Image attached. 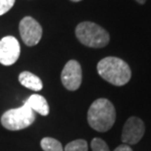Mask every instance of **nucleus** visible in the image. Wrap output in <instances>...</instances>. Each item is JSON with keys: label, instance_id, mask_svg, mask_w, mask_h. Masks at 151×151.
<instances>
[{"label": "nucleus", "instance_id": "17", "mask_svg": "<svg viewBox=\"0 0 151 151\" xmlns=\"http://www.w3.org/2000/svg\"><path fill=\"white\" fill-rule=\"evenodd\" d=\"M71 1H73V2H80V1H81V0H71Z\"/></svg>", "mask_w": 151, "mask_h": 151}, {"label": "nucleus", "instance_id": "16", "mask_svg": "<svg viewBox=\"0 0 151 151\" xmlns=\"http://www.w3.org/2000/svg\"><path fill=\"white\" fill-rule=\"evenodd\" d=\"M135 1H137L139 4H144L146 2V0H135Z\"/></svg>", "mask_w": 151, "mask_h": 151}, {"label": "nucleus", "instance_id": "15", "mask_svg": "<svg viewBox=\"0 0 151 151\" xmlns=\"http://www.w3.org/2000/svg\"><path fill=\"white\" fill-rule=\"evenodd\" d=\"M114 151H132V149L131 148V146L128 145V144H121V145L116 147Z\"/></svg>", "mask_w": 151, "mask_h": 151}, {"label": "nucleus", "instance_id": "2", "mask_svg": "<svg viewBox=\"0 0 151 151\" xmlns=\"http://www.w3.org/2000/svg\"><path fill=\"white\" fill-rule=\"evenodd\" d=\"M116 121V109L106 98H98L92 102L87 112V122L93 129L105 132L112 128Z\"/></svg>", "mask_w": 151, "mask_h": 151}, {"label": "nucleus", "instance_id": "6", "mask_svg": "<svg viewBox=\"0 0 151 151\" xmlns=\"http://www.w3.org/2000/svg\"><path fill=\"white\" fill-rule=\"evenodd\" d=\"M61 81L65 88L75 91L80 88L83 81V72L80 63L76 60H70L65 65L61 73Z\"/></svg>", "mask_w": 151, "mask_h": 151}, {"label": "nucleus", "instance_id": "5", "mask_svg": "<svg viewBox=\"0 0 151 151\" xmlns=\"http://www.w3.org/2000/svg\"><path fill=\"white\" fill-rule=\"evenodd\" d=\"M20 35L28 46H35L40 41L42 37V28L34 18H23L19 25Z\"/></svg>", "mask_w": 151, "mask_h": 151}, {"label": "nucleus", "instance_id": "7", "mask_svg": "<svg viewBox=\"0 0 151 151\" xmlns=\"http://www.w3.org/2000/svg\"><path fill=\"white\" fill-rule=\"evenodd\" d=\"M145 132L143 121L137 117H129L122 131V141L125 144H137L142 138Z\"/></svg>", "mask_w": 151, "mask_h": 151}, {"label": "nucleus", "instance_id": "13", "mask_svg": "<svg viewBox=\"0 0 151 151\" xmlns=\"http://www.w3.org/2000/svg\"><path fill=\"white\" fill-rule=\"evenodd\" d=\"M90 146H91L92 151H110L107 143L103 139L98 137L93 138L91 143H90Z\"/></svg>", "mask_w": 151, "mask_h": 151}, {"label": "nucleus", "instance_id": "11", "mask_svg": "<svg viewBox=\"0 0 151 151\" xmlns=\"http://www.w3.org/2000/svg\"><path fill=\"white\" fill-rule=\"evenodd\" d=\"M40 146L43 151H64L62 143L53 137H44L40 141Z\"/></svg>", "mask_w": 151, "mask_h": 151}, {"label": "nucleus", "instance_id": "8", "mask_svg": "<svg viewBox=\"0 0 151 151\" xmlns=\"http://www.w3.org/2000/svg\"><path fill=\"white\" fill-rule=\"evenodd\" d=\"M21 53L18 39L11 35L0 40V63L4 66H11L17 62Z\"/></svg>", "mask_w": 151, "mask_h": 151}, {"label": "nucleus", "instance_id": "12", "mask_svg": "<svg viewBox=\"0 0 151 151\" xmlns=\"http://www.w3.org/2000/svg\"><path fill=\"white\" fill-rule=\"evenodd\" d=\"M88 145L86 140L84 139H76L69 142L65 146L64 151H87Z\"/></svg>", "mask_w": 151, "mask_h": 151}, {"label": "nucleus", "instance_id": "10", "mask_svg": "<svg viewBox=\"0 0 151 151\" xmlns=\"http://www.w3.org/2000/svg\"><path fill=\"white\" fill-rule=\"evenodd\" d=\"M19 81L23 86L27 87L29 89L39 91L42 89V81L37 76L31 73V72H22L19 76Z\"/></svg>", "mask_w": 151, "mask_h": 151}, {"label": "nucleus", "instance_id": "14", "mask_svg": "<svg viewBox=\"0 0 151 151\" xmlns=\"http://www.w3.org/2000/svg\"><path fill=\"white\" fill-rule=\"evenodd\" d=\"M15 1L16 0H0V16L7 13L14 6Z\"/></svg>", "mask_w": 151, "mask_h": 151}, {"label": "nucleus", "instance_id": "3", "mask_svg": "<svg viewBox=\"0 0 151 151\" xmlns=\"http://www.w3.org/2000/svg\"><path fill=\"white\" fill-rule=\"evenodd\" d=\"M76 37L81 44L91 48L105 47L110 41L106 29L92 22H81L76 28Z\"/></svg>", "mask_w": 151, "mask_h": 151}, {"label": "nucleus", "instance_id": "1", "mask_svg": "<svg viewBox=\"0 0 151 151\" xmlns=\"http://www.w3.org/2000/svg\"><path fill=\"white\" fill-rule=\"evenodd\" d=\"M97 72L99 76L116 86H125L132 78V70L128 63L118 57H105L98 62Z\"/></svg>", "mask_w": 151, "mask_h": 151}, {"label": "nucleus", "instance_id": "9", "mask_svg": "<svg viewBox=\"0 0 151 151\" xmlns=\"http://www.w3.org/2000/svg\"><path fill=\"white\" fill-rule=\"evenodd\" d=\"M26 104H28L35 113H38L41 116H47L49 114V106L42 95L32 94L27 99Z\"/></svg>", "mask_w": 151, "mask_h": 151}, {"label": "nucleus", "instance_id": "4", "mask_svg": "<svg viewBox=\"0 0 151 151\" xmlns=\"http://www.w3.org/2000/svg\"><path fill=\"white\" fill-rule=\"evenodd\" d=\"M35 120V113L25 103L19 108L6 111L1 117V124L9 131H20L29 127Z\"/></svg>", "mask_w": 151, "mask_h": 151}]
</instances>
